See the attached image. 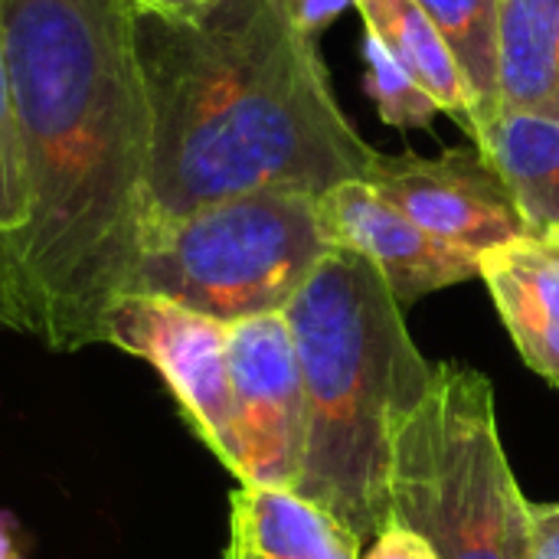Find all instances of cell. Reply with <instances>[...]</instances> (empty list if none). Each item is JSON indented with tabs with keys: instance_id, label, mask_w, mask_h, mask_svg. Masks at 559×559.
Masks as SVG:
<instances>
[{
	"instance_id": "10",
	"label": "cell",
	"mask_w": 559,
	"mask_h": 559,
	"mask_svg": "<svg viewBox=\"0 0 559 559\" xmlns=\"http://www.w3.org/2000/svg\"><path fill=\"white\" fill-rule=\"evenodd\" d=\"M478 278L521 360L559 390V236H524L481 252Z\"/></svg>"
},
{
	"instance_id": "18",
	"label": "cell",
	"mask_w": 559,
	"mask_h": 559,
	"mask_svg": "<svg viewBox=\"0 0 559 559\" xmlns=\"http://www.w3.org/2000/svg\"><path fill=\"white\" fill-rule=\"evenodd\" d=\"M360 559H439V554L413 527H406L403 521L390 518L380 527V534L370 540V550L360 554Z\"/></svg>"
},
{
	"instance_id": "21",
	"label": "cell",
	"mask_w": 559,
	"mask_h": 559,
	"mask_svg": "<svg viewBox=\"0 0 559 559\" xmlns=\"http://www.w3.org/2000/svg\"><path fill=\"white\" fill-rule=\"evenodd\" d=\"M0 559H23L20 544H16V534H13L7 518H0Z\"/></svg>"
},
{
	"instance_id": "12",
	"label": "cell",
	"mask_w": 559,
	"mask_h": 559,
	"mask_svg": "<svg viewBox=\"0 0 559 559\" xmlns=\"http://www.w3.org/2000/svg\"><path fill=\"white\" fill-rule=\"evenodd\" d=\"M478 151L508 183L531 236H559V121L498 108L475 131Z\"/></svg>"
},
{
	"instance_id": "9",
	"label": "cell",
	"mask_w": 559,
	"mask_h": 559,
	"mask_svg": "<svg viewBox=\"0 0 559 559\" xmlns=\"http://www.w3.org/2000/svg\"><path fill=\"white\" fill-rule=\"evenodd\" d=\"M318 210L331 246L364 255L403 308L432 292L478 278V255L419 229L367 180H347L328 190Z\"/></svg>"
},
{
	"instance_id": "1",
	"label": "cell",
	"mask_w": 559,
	"mask_h": 559,
	"mask_svg": "<svg viewBox=\"0 0 559 559\" xmlns=\"http://www.w3.org/2000/svg\"><path fill=\"white\" fill-rule=\"evenodd\" d=\"M29 216L0 239V324L102 341L144 229L147 98L128 0H0Z\"/></svg>"
},
{
	"instance_id": "14",
	"label": "cell",
	"mask_w": 559,
	"mask_h": 559,
	"mask_svg": "<svg viewBox=\"0 0 559 559\" xmlns=\"http://www.w3.org/2000/svg\"><path fill=\"white\" fill-rule=\"evenodd\" d=\"M498 98L559 121V0H501Z\"/></svg>"
},
{
	"instance_id": "20",
	"label": "cell",
	"mask_w": 559,
	"mask_h": 559,
	"mask_svg": "<svg viewBox=\"0 0 559 559\" xmlns=\"http://www.w3.org/2000/svg\"><path fill=\"white\" fill-rule=\"evenodd\" d=\"M213 0H128L131 10L160 13V16H187V13H197V10H203Z\"/></svg>"
},
{
	"instance_id": "2",
	"label": "cell",
	"mask_w": 559,
	"mask_h": 559,
	"mask_svg": "<svg viewBox=\"0 0 559 559\" xmlns=\"http://www.w3.org/2000/svg\"><path fill=\"white\" fill-rule=\"evenodd\" d=\"M131 33L151 124L141 236L223 200L367 177L377 151L331 88L305 0L131 10Z\"/></svg>"
},
{
	"instance_id": "16",
	"label": "cell",
	"mask_w": 559,
	"mask_h": 559,
	"mask_svg": "<svg viewBox=\"0 0 559 559\" xmlns=\"http://www.w3.org/2000/svg\"><path fill=\"white\" fill-rule=\"evenodd\" d=\"M367 59V92L380 108V118L393 128H429L439 115L436 98L386 52L377 36H364Z\"/></svg>"
},
{
	"instance_id": "8",
	"label": "cell",
	"mask_w": 559,
	"mask_h": 559,
	"mask_svg": "<svg viewBox=\"0 0 559 559\" xmlns=\"http://www.w3.org/2000/svg\"><path fill=\"white\" fill-rule=\"evenodd\" d=\"M364 180L419 229L462 252L481 255L531 236L508 183L478 147L442 157L377 151Z\"/></svg>"
},
{
	"instance_id": "6",
	"label": "cell",
	"mask_w": 559,
	"mask_h": 559,
	"mask_svg": "<svg viewBox=\"0 0 559 559\" xmlns=\"http://www.w3.org/2000/svg\"><path fill=\"white\" fill-rule=\"evenodd\" d=\"M102 341L151 364L197 439L236 475L229 324L164 298L121 295L105 311Z\"/></svg>"
},
{
	"instance_id": "5",
	"label": "cell",
	"mask_w": 559,
	"mask_h": 559,
	"mask_svg": "<svg viewBox=\"0 0 559 559\" xmlns=\"http://www.w3.org/2000/svg\"><path fill=\"white\" fill-rule=\"evenodd\" d=\"M321 197L262 190L141 236L124 295H151L223 324L282 314L334 249Z\"/></svg>"
},
{
	"instance_id": "13",
	"label": "cell",
	"mask_w": 559,
	"mask_h": 559,
	"mask_svg": "<svg viewBox=\"0 0 559 559\" xmlns=\"http://www.w3.org/2000/svg\"><path fill=\"white\" fill-rule=\"evenodd\" d=\"M364 26L377 36L386 52L436 98L439 111L459 118L465 131L475 138L478 131V105L475 95L445 46L436 23L416 0H354Z\"/></svg>"
},
{
	"instance_id": "3",
	"label": "cell",
	"mask_w": 559,
	"mask_h": 559,
	"mask_svg": "<svg viewBox=\"0 0 559 559\" xmlns=\"http://www.w3.org/2000/svg\"><path fill=\"white\" fill-rule=\"evenodd\" d=\"M305 390L295 495L360 544L393 518L396 436L439 377L409 337L403 305L357 252L334 246L282 311Z\"/></svg>"
},
{
	"instance_id": "11",
	"label": "cell",
	"mask_w": 559,
	"mask_h": 559,
	"mask_svg": "<svg viewBox=\"0 0 559 559\" xmlns=\"http://www.w3.org/2000/svg\"><path fill=\"white\" fill-rule=\"evenodd\" d=\"M364 544L288 488L239 485L229 498L226 559H360Z\"/></svg>"
},
{
	"instance_id": "4",
	"label": "cell",
	"mask_w": 559,
	"mask_h": 559,
	"mask_svg": "<svg viewBox=\"0 0 559 559\" xmlns=\"http://www.w3.org/2000/svg\"><path fill=\"white\" fill-rule=\"evenodd\" d=\"M390 504L439 559H531V501L501 442L485 373L439 364L396 436Z\"/></svg>"
},
{
	"instance_id": "19",
	"label": "cell",
	"mask_w": 559,
	"mask_h": 559,
	"mask_svg": "<svg viewBox=\"0 0 559 559\" xmlns=\"http://www.w3.org/2000/svg\"><path fill=\"white\" fill-rule=\"evenodd\" d=\"M531 559H559V501L531 504Z\"/></svg>"
},
{
	"instance_id": "17",
	"label": "cell",
	"mask_w": 559,
	"mask_h": 559,
	"mask_svg": "<svg viewBox=\"0 0 559 559\" xmlns=\"http://www.w3.org/2000/svg\"><path fill=\"white\" fill-rule=\"evenodd\" d=\"M29 216L26 197V174H23V144L13 105V79H10V56L0 26V239L13 236Z\"/></svg>"
},
{
	"instance_id": "15",
	"label": "cell",
	"mask_w": 559,
	"mask_h": 559,
	"mask_svg": "<svg viewBox=\"0 0 559 559\" xmlns=\"http://www.w3.org/2000/svg\"><path fill=\"white\" fill-rule=\"evenodd\" d=\"M452 49L478 105V124L501 108L498 98V33L501 0H416Z\"/></svg>"
},
{
	"instance_id": "7",
	"label": "cell",
	"mask_w": 559,
	"mask_h": 559,
	"mask_svg": "<svg viewBox=\"0 0 559 559\" xmlns=\"http://www.w3.org/2000/svg\"><path fill=\"white\" fill-rule=\"evenodd\" d=\"M229 390L239 485L292 491L305 442V390L285 314L229 324Z\"/></svg>"
}]
</instances>
